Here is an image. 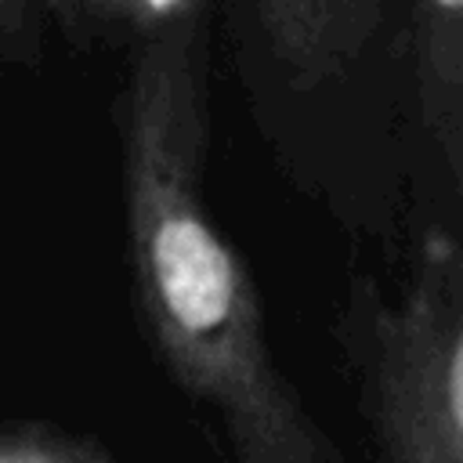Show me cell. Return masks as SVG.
<instances>
[{"mask_svg": "<svg viewBox=\"0 0 463 463\" xmlns=\"http://www.w3.org/2000/svg\"><path fill=\"white\" fill-rule=\"evenodd\" d=\"M123 217L145 318L170 362L232 402L275 380L253 282L206 206V47L199 14L137 36L116 105Z\"/></svg>", "mask_w": 463, "mask_h": 463, "instance_id": "1", "label": "cell"}, {"mask_svg": "<svg viewBox=\"0 0 463 463\" xmlns=\"http://www.w3.org/2000/svg\"><path fill=\"white\" fill-rule=\"evenodd\" d=\"M257 14L275 58L311 87L340 76L369 47L383 0H257Z\"/></svg>", "mask_w": 463, "mask_h": 463, "instance_id": "2", "label": "cell"}, {"mask_svg": "<svg viewBox=\"0 0 463 463\" xmlns=\"http://www.w3.org/2000/svg\"><path fill=\"white\" fill-rule=\"evenodd\" d=\"M412 80L423 130L463 170V0H412Z\"/></svg>", "mask_w": 463, "mask_h": 463, "instance_id": "3", "label": "cell"}, {"mask_svg": "<svg viewBox=\"0 0 463 463\" xmlns=\"http://www.w3.org/2000/svg\"><path fill=\"white\" fill-rule=\"evenodd\" d=\"M47 4L61 18V25L80 40H94L101 33H119V29L141 36L163 22L199 14L195 0H47Z\"/></svg>", "mask_w": 463, "mask_h": 463, "instance_id": "4", "label": "cell"}, {"mask_svg": "<svg viewBox=\"0 0 463 463\" xmlns=\"http://www.w3.org/2000/svg\"><path fill=\"white\" fill-rule=\"evenodd\" d=\"M36 54V0H0V58L33 61Z\"/></svg>", "mask_w": 463, "mask_h": 463, "instance_id": "5", "label": "cell"}]
</instances>
